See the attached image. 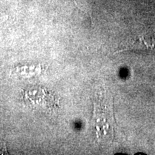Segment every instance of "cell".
Wrapping results in <instances>:
<instances>
[{"label":"cell","mask_w":155,"mask_h":155,"mask_svg":"<svg viewBox=\"0 0 155 155\" xmlns=\"http://www.w3.org/2000/svg\"><path fill=\"white\" fill-rule=\"evenodd\" d=\"M7 149H6L5 143H2V144H0V154H7Z\"/></svg>","instance_id":"cell-3"},{"label":"cell","mask_w":155,"mask_h":155,"mask_svg":"<svg viewBox=\"0 0 155 155\" xmlns=\"http://www.w3.org/2000/svg\"><path fill=\"white\" fill-rule=\"evenodd\" d=\"M94 104V124L96 139L99 142L106 144L114 139L115 121L113 98L106 89H102L96 92Z\"/></svg>","instance_id":"cell-1"},{"label":"cell","mask_w":155,"mask_h":155,"mask_svg":"<svg viewBox=\"0 0 155 155\" xmlns=\"http://www.w3.org/2000/svg\"><path fill=\"white\" fill-rule=\"evenodd\" d=\"M126 50H141V51L155 52V35H147L139 37L137 40L129 44L123 50L117 53Z\"/></svg>","instance_id":"cell-2"}]
</instances>
